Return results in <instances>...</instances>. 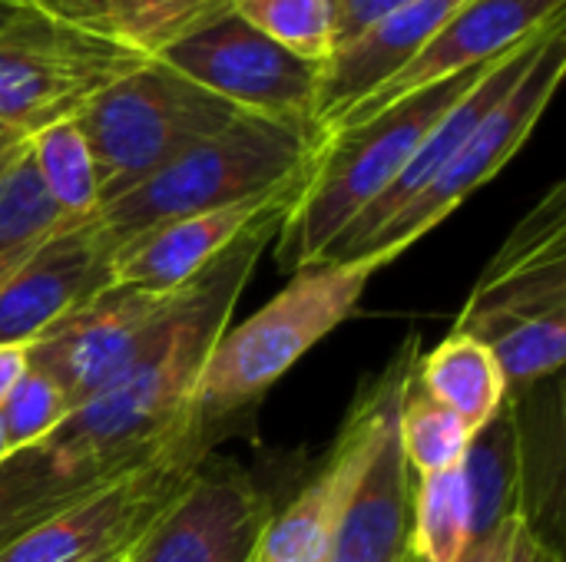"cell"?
Wrapping results in <instances>:
<instances>
[{
	"instance_id": "1",
	"label": "cell",
	"mask_w": 566,
	"mask_h": 562,
	"mask_svg": "<svg viewBox=\"0 0 566 562\" xmlns=\"http://www.w3.org/2000/svg\"><path fill=\"white\" fill-rule=\"evenodd\" d=\"M295 202L262 215L242 238L176 291L169 315L129 368L40 444L56 464L70 470H119L146 460L182 431L199 427L189 421L196 381L226 335L262 252L275 242Z\"/></svg>"
},
{
	"instance_id": "2",
	"label": "cell",
	"mask_w": 566,
	"mask_h": 562,
	"mask_svg": "<svg viewBox=\"0 0 566 562\" xmlns=\"http://www.w3.org/2000/svg\"><path fill=\"white\" fill-rule=\"evenodd\" d=\"M504 56L424 86L378 116L325 136L308 182L275 235V262L285 272L318 262L328 245L398 179L428 129Z\"/></svg>"
},
{
	"instance_id": "3",
	"label": "cell",
	"mask_w": 566,
	"mask_h": 562,
	"mask_svg": "<svg viewBox=\"0 0 566 562\" xmlns=\"http://www.w3.org/2000/svg\"><path fill=\"white\" fill-rule=\"evenodd\" d=\"M325 136L315 123L242 113L222 132L196 142L129 192L103 202L90 225L116 252L129 238L199 212L262 195L295 176Z\"/></svg>"
},
{
	"instance_id": "4",
	"label": "cell",
	"mask_w": 566,
	"mask_h": 562,
	"mask_svg": "<svg viewBox=\"0 0 566 562\" xmlns=\"http://www.w3.org/2000/svg\"><path fill=\"white\" fill-rule=\"evenodd\" d=\"M375 272L365 258L312 262L292 272L275 298L235 328H226L196 381L189 421L212 431L219 421L255 404L322 338L352 318Z\"/></svg>"
},
{
	"instance_id": "5",
	"label": "cell",
	"mask_w": 566,
	"mask_h": 562,
	"mask_svg": "<svg viewBox=\"0 0 566 562\" xmlns=\"http://www.w3.org/2000/svg\"><path fill=\"white\" fill-rule=\"evenodd\" d=\"M239 116L242 109L153 56L93 96L76 123L96 162L99 199L109 202Z\"/></svg>"
},
{
	"instance_id": "6",
	"label": "cell",
	"mask_w": 566,
	"mask_h": 562,
	"mask_svg": "<svg viewBox=\"0 0 566 562\" xmlns=\"http://www.w3.org/2000/svg\"><path fill=\"white\" fill-rule=\"evenodd\" d=\"M146 60L153 56L126 40L33 0L0 30V123L33 136L73 119L93 96Z\"/></svg>"
},
{
	"instance_id": "7",
	"label": "cell",
	"mask_w": 566,
	"mask_h": 562,
	"mask_svg": "<svg viewBox=\"0 0 566 562\" xmlns=\"http://www.w3.org/2000/svg\"><path fill=\"white\" fill-rule=\"evenodd\" d=\"M566 73V23H560L517 83L484 113L474 132L448 159V166L375 235H368L352 258H365L375 268L391 265L428 232H434L461 202H468L484 182H491L527 142L544 109L551 106ZM345 258V262H352Z\"/></svg>"
},
{
	"instance_id": "8",
	"label": "cell",
	"mask_w": 566,
	"mask_h": 562,
	"mask_svg": "<svg viewBox=\"0 0 566 562\" xmlns=\"http://www.w3.org/2000/svg\"><path fill=\"white\" fill-rule=\"evenodd\" d=\"M415 348L418 338L411 335V341L398 348L391 364L358 394L325 464L282 513H272L252 562L325 560L332 537L415 378V364H418Z\"/></svg>"
},
{
	"instance_id": "9",
	"label": "cell",
	"mask_w": 566,
	"mask_h": 562,
	"mask_svg": "<svg viewBox=\"0 0 566 562\" xmlns=\"http://www.w3.org/2000/svg\"><path fill=\"white\" fill-rule=\"evenodd\" d=\"M209 427H189L143 464L96 487L0 550V562H83L159 520L209 450Z\"/></svg>"
},
{
	"instance_id": "10",
	"label": "cell",
	"mask_w": 566,
	"mask_h": 562,
	"mask_svg": "<svg viewBox=\"0 0 566 562\" xmlns=\"http://www.w3.org/2000/svg\"><path fill=\"white\" fill-rule=\"evenodd\" d=\"M156 60L242 113L315 123L322 66L279 46L232 10L163 46Z\"/></svg>"
},
{
	"instance_id": "11",
	"label": "cell",
	"mask_w": 566,
	"mask_h": 562,
	"mask_svg": "<svg viewBox=\"0 0 566 562\" xmlns=\"http://www.w3.org/2000/svg\"><path fill=\"white\" fill-rule=\"evenodd\" d=\"M176 291L99 288L27 344V368L50 378L73 414L129 368L169 315Z\"/></svg>"
},
{
	"instance_id": "12",
	"label": "cell",
	"mask_w": 566,
	"mask_h": 562,
	"mask_svg": "<svg viewBox=\"0 0 566 562\" xmlns=\"http://www.w3.org/2000/svg\"><path fill=\"white\" fill-rule=\"evenodd\" d=\"M566 315V182L514 225L481 272L454 331L491 344L514 325Z\"/></svg>"
},
{
	"instance_id": "13",
	"label": "cell",
	"mask_w": 566,
	"mask_h": 562,
	"mask_svg": "<svg viewBox=\"0 0 566 562\" xmlns=\"http://www.w3.org/2000/svg\"><path fill=\"white\" fill-rule=\"evenodd\" d=\"M315 156L295 176H289L285 182H279L275 189L262 195L242 199L226 209L172 219L129 238L109 258L106 288H133V291H149V295H169L182 288L209 262H216L235 238H242L262 215H269L272 209L285 202H295L308 182Z\"/></svg>"
},
{
	"instance_id": "14",
	"label": "cell",
	"mask_w": 566,
	"mask_h": 562,
	"mask_svg": "<svg viewBox=\"0 0 566 562\" xmlns=\"http://www.w3.org/2000/svg\"><path fill=\"white\" fill-rule=\"evenodd\" d=\"M564 13L566 0H464L401 73L345 113L332 132L358 126L424 86L511 53Z\"/></svg>"
},
{
	"instance_id": "15",
	"label": "cell",
	"mask_w": 566,
	"mask_h": 562,
	"mask_svg": "<svg viewBox=\"0 0 566 562\" xmlns=\"http://www.w3.org/2000/svg\"><path fill=\"white\" fill-rule=\"evenodd\" d=\"M269 520V497L249 477L196 470L129 562H252Z\"/></svg>"
},
{
	"instance_id": "16",
	"label": "cell",
	"mask_w": 566,
	"mask_h": 562,
	"mask_svg": "<svg viewBox=\"0 0 566 562\" xmlns=\"http://www.w3.org/2000/svg\"><path fill=\"white\" fill-rule=\"evenodd\" d=\"M566 23V13L564 17H557L554 23H547L544 30H537L531 40H524L514 53H507L488 76H481L431 129H428V136L418 142V149L411 152V159L405 162V169L398 172V179L328 245V252L318 258V262H345V258H352L355 255V248L368 238V235H375L395 212H401L444 166H448V159L461 149V142L474 132V126L484 119V113L517 83V76L531 66V60L544 50V43L551 40V33Z\"/></svg>"
},
{
	"instance_id": "17",
	"label": "cell",
	"mask_w": 566,
	"mask_h": 562,
	"mask_svg": "<svg viewBox=\"0 0 566 562\" xmlns=\"http://www.w3.org/2000/svg\"><path fill=\"white\" fill-rule=\"evenodd\" d=\"M109 245L83 225L60 229L30 262L0 282V344H30L66 311L106 288Z\"/></svg>"
},
{
	"instance_id": "18",
	"label": "cell",
	"mask_w": 566,
	"mask_h": 562,
	"mask_svg": "<svg viewBox=\"0 0 566 562\" xmlns=\"http://www.w3.org/2000/svg\"><path fill=\"white\" fill-rule=\"evenodd\" d=\"M464 0H411L322 63L315 126L328 136L345 113L401 73Z\"/></svg>"
},
{
	"instance_id": "19",
	"label": "cell",
	"mask_w": 566,
	"mask_h": 562,
	"mask_svg": "<svg viewBox=\"0 0 566 562\" xmlns=\"http://www.w3.org/2000/svg\"><path fill=\"white\" fill-rule=\"evenodd\" d=\"M411 467L395 414L322 562H411Z\"/></svg>"
},
{
	"instance_id": "20",
	"label": "cell",
	"mask_w": 566,
	"mask_h": 562,
	"mask_svg": "<svg viewBox=\"0 0 566 562\" xmlns=\"http://www.w3.org/2000/svg\"><path fill=\"white\" fill-rule=\"evenodd\" d=\"M521 447V517L544 547L560 553L564 510V381L560 374L507 397Z\"/></svg>"
},
{
	"instance_id": "21",
	"label": "cell",
	"mask_w": 566,
	"mask_h": 562,
	"mask_svg": "<svg viewBox=\"0 0 566 562\" xmlns=\"http://www.w3.org/2000/svg\"><path fill=\"white\" fill-rule=\"evenodd\" d=\"M153 457V454H149ZM143 464V460H136ZM129 464V467H136ZM70 470L56 464L40 444L10 454L0 464V550L40 527L43 520L63 513L96 487L109 484L123 470Z\"/></svg>"
},
{
	"instance_id": "22",
	"label": "cell",
	"mask_w": 566,
	"mask_h": 562,
	"mask_svg": "<svg viewBox=\"0 0 566 562\" xmlns=\"http://www.w3.org/2000/svg\"><path fill=\"white\" fill-rule=\"evenodd\" d=\"M415 384L431 401L454 411L471 434H478L507 397V381L491 348L461 331H451L434 351L418 358Z\"/></svg>"
},
{
	"instance_id": "23",
	"label": "cell",
	"mask_w": 566,
	"mask_h": 562,
	"mask_svg": "<svg viewBox=\"0 0 566 562\" xmlns=\"http://www.w3.org/2000/svg\"><path fill=\"white\" fill-rule=\"evenodd\" d=\"M468 507H471V537L494 530L501 520L521 513V447H517V417L504 397L501 411L471 437V447L461 464Z\"/></svg>"
},
{
	"instance_id": "24",
	"label": "cell",
	"mask_w": 566,
	"mask_h": 562,
	"mask_svg": "<svg viewBox=\"0 0 566 562\" xmlns=\"http://www.w3.org/2000/svg\"><path fill=\"white\" fill-rule=\"evenodd\" d=\"M56 10L156 56L189 30L229 13V0H46Z\"/></svg>"
},
{
	"instance_id": "25",
	"label": "cell",
	"mask_w": 566,
	"mask_h": 562,
	"mask_svg": "<svg viewBox=\"0 0 566 562\" xmlns=\"http://www.w3.org/2000/svg\"><path fill=\"white\" fill-rule=\"evenodd\" d=\"M60 229L66 222L33 169L27 139H20L0 156V282L30 262Z\"/></svg>"
},
{
	"instance_id": "26",
	"label": "cell",
	"mask_w": 566,
	"mask_h": 562,
	"mask_svg": "<svg viewBox=\"0 0 566 562\" xmlns=\"http://www.w3.org/2000/svg\"><path fill=\"white\" fill-rule=\"evenodd\" d=\"M27 146H30L33 169H36L50 202L63 215V222L66 225L90 222L96 215V209L103 205V199H99L96 162H93L90 142H86L76 116L60 119V123L27 136Z\"/></svg>"
},
{
	"instance_id": "27",
	"label": "cell",
	"mask_w": 566,
	"mask_h": 562,
	"mask_svg": "<svg viewBox=\"0 0 566 562\" xmlns=\"http://www.w3.org/2000/svg\"><path fill=\"white\" fill-rule=\"evenodd\" d=\"M408 553L415 562H458L471 543V507L461 467L418 477Z\"/></svg>"
},
{
	"instance_id": "28",
	"label": "cell",
	"mask_w": 566,
	"mask_h": 562,
	"mask_svg": "<svg viewBox=\"0 0 566 562\" xmlns=\"http://www.w3.org/2000/svg\"><path fill=\"white\" fill-rule=\"evenodd\" d=\"M471 437H474L471 427L454 411L431 401L411 378L401 411H398V441L408 457V467L418 477L461 467L471 447Z\"/></svg>"
},
{
	"instance_id": "29",
	"label": "cell",
	"mask_w": 566,
	"mask_h": 562,
	"mask_svg": "<svg viewBox=\"0 0 566 562\" xmlns=\"http://www.w3.org/2000/svg\"><path fill=\"white\" fill-rule=\"evenodd\" d=\"M229 10L308 63L335 53L332 0H229Z\"/></svg>"
},
{
	"instance_id": "30",
	"label": "cell",
	"mask_w": 566,
	"mask_h": 562,
	"mask_svg": "<svg viewBox=\"0 0 566 562\" xmlns=\"http://www.w3.org/2000/svg\"><path fill=\"white\" fill-rule=\"evenodd\" d=\"M66 417H70V404L63 401L56 384L30 368L0 401V431L10 454L50 441Z\"/></svg>"
},
{
	"instance_id": "31",
	"label": "cell",
	"mask_w": 566,
	"mask_h": 562,
	"mask_svg": "<svg viewBox=\"0 0 566 562\" xmlns=\"http://www.w3.org/2000/svg\"><path fill=\"white\" fill-rule=\"evenodd\" d=\"M411 0H332V20H335V50L358 40L368 26L385 20L388 13L401 10Z\"/></svg>"
},
{
	"instance_id": "32",
	"label": "cell",
	"mask_w": 566,
	"mask_h": 562,
	"mask_svg": "<svg viewBox=\"0 0 566 562\" xmlns=\"http://www.w3.org/2000/svg\"><path fill=\"white\" fill-rule=\"evenodd\" d=\"M524 537H527V523L521 513H514V517L501 520L494 530L471 537L468 550L461 553L458 562H517Z\"/></svg>"
},
{
	"instance_id": "33",
	"label": "cell",
	"mask_w": 566,
	"mask_h": 562,
	"mask_svg": "<svg viewBox=\"0 0 566 562\" xmlns=\"http://www.w3.org/2000/svg\"><path fill=\"white\" fill-rule=\"evenodd\" d=\"M27 374V348L23 344H0V401L10 388Z\"/></svg>"
},
{
	"instance_id": "34",
	"label": "cell",
	"mask_w": 566,
	"mask_h": 562,
	"mask_svg": "<svg viewBox=\"0 0 566 562\" xmlns=\"http://www.w3.org/2000/svg\"><path fill=\"white\" fill-rule=\"evenodd\" d=\"M156 523V520H153ZM149 523V527H153ZM149 527L143 530V533H136V537H129V540H123V543H116V547H109V550H103V553H96V556H90V560L83 562H129L133 560V553L139 550V543H143V537L149 533Z\"/></svg>"
},
{
	"instance_id": "35",
	"label": "cell",
	"mask_w": 566,
	"mask_h": 562,
	"mask_svg": "<svg viewBox=\"0 0 566 562\" xmlns=\"http://www.w3.org/2000/svg\"><path fill=\"white\" fill-rule=\"evenodd\" d=\"M517 562H564V556L557 553V550H551V547H544L537 537H531V530H527V537H524V543H521V556Z\"/></svg>"
},
{
	"instance_id": "36",
	"label": "cell",
	"mask_w": 566,
	"mask_h": 562,
	"mask_svg": "<svg viewBox=\"0 0 566 562\" xmlns=\"http://www.w3.org/2000/svg\"><path fill=\"white\" fill-rule=\"evenodd\" d=\"M30 3H33V0H0V30H3L17 13H23Z\"/></svg>"
},
{
	"instance_id": "37",
	"label": "cell",
	"mask_w": 566,
	"mask_h": 562,
	"mask_svg": "<svg viewBox=\"0 0 566 562\" xmlns=\"http://www.w3.org/2000/svg\"><path fill=\"white\" fill-rule=\"evenodd\" d=\"M10 457V447H7V441H3V431H0V464Z\"/></svg>"
}]
</instances>
